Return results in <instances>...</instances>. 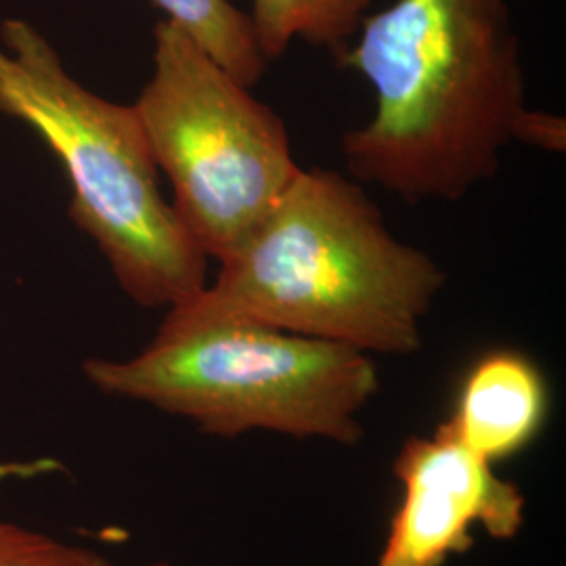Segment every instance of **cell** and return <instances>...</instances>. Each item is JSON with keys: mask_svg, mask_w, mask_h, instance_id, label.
I'll use <instances>...</instances> for the list:
<instances>
[{"mask_svg": "<svg viewBox=\"0 0 566 566\" xmlns=\"http://www.w3.org/2000/svg\"><path fill=\"white\" fill-rule=\"evenodd\" d=\"M0 114L23 122L60 160L70 219L145 308L175 306L208 283V259L164 200L135 107L74 81L57 51L23 20L0 25Z\"/></svg>", "mask_w": 566, "mask_h": 566, "instance_id": "cell-4", "label": "cell"}, {"mask_svg": "<svg viewBox=\"0 0 566 566\" xmlns=\"http://www.w3.org/2000/svg\"><path fill=\"white\" fill-rule=\"evenodd\" d=\"M401 500L374 566H446L474 546V535L507 542L525 525L523 491L443 424L399 449Z\"/></svg>", "mask_w": 566, "mask_h": 566, "instance_id": "cell-6", "label": "cell"}, {"mask_svg": "<svg viewBox=\"0 0 566 566\" xmlns=\"http://www.w3.org/2000/svg\"><path fill=\"white\" fill-rule=\"evenodd\" d=\"M340 63L371 84V120L343 137L355 181L403 202H455L495 177L526 109L507 0H395Z\"/></svg>", "mask_w": 566, "mask_h": 566, "instance_id": "cell-1", "label": "cell"}, {"mask_svg": "<svg viewBox=\"0 0 566 566\" xmlns=\"http://www.w3.org/2000/svg\"><path fill=\"white\" fill-rule=\"evenodd\" d=\"M446 282L430 254L388 231L355 179L313 168L301 170L217 280L175 306L403 357L422 348V322Z\"/></svg>", "mask_w": 566, "mask_h": 566, "instance_id": "cell-2", "label": "cell"}, {"mask_svg": "<svg viewBox=\"0 0 566 566\" xmlns=\"http://www.w3.org/2000/svg\"><path fill=\"white\" fill-rule=\"evenodd\" d=\"M177 23L203 51L242 82L254 86L263 78L264 60L248 13L229 0H151Z\"/></svg>", "mask_w": 566, "mask_h": 566, "instance_id": "cell-9", "label": "cell"}, {"mask_svg": "<svg viewBox=\"0 0 566 566\" xmlns=\"http://www.w3.org/2000/svg\"><path fill=\"white\" fill-rule=\"evenodd\" d=\"M107 397L149 405L202 434L273 432L355 446L380 390L371 355L275 327L196 317L170 306L154 340L130 359H86Z\"/></svg>", "mask_w": 566, "mask_h": 566, "instance_id": "cell-3", "label": "cell"}, {"mask_svg": "<svg viewBox=\"0 0 566 566\" xmlns=\"http://www.w3.org/2000/svg\"><path fill=\"white\" fill-rule=\"evenodd\" d=\"M147 566H172V565H168V563H154V565H147Z\"/></svg>", "mask_w": 566, "mask_h": 566, "instance_id": "cell-12", "label": "cell"}, {"mask_svg": "<svg viewBox=\"0 0 566 566\" xmlns=\"http://www.w3.org/2000/svg\"><path fill=\"white\" fill-rule=\"evenodd\" d=\"M371 0H252L248 13L266 61L277 60L294 39L343 55Z\"/></svg>", "mask_w": 566, "mask_h": 566, "instance_id": "cell-8", "label": "cell"}, {"mask_svg": "<svg viewBox=\"0 0 566 566\" xmlns=\"http://www.w3.org/2000/svg\"><path fill=\"white\" fill-rule=\"evenodd\" d=\"M154 72L133 105L172 208L206 259H231L301 175L282 116L177 23L154 30Z\"/></svg>", "mask_w": 566, "mask_h": 566, "instance_id": "cell-5", "label": "cell"}, {"mask_svg": "<svg viewBox=\"0 0 566 566\" xmlns=\"http://www.w3.org/2000/svg\"><path fill=\"white\" fill-rule=\"evenodd\" d=\"M0 566H114L93 547L0 518Z\"/></svg>", "mask_w": 566, "mask_h": 566, "instance_id": "cell-10", "label": "cell"}, {"mask_svg": "<svg viewBox=\"0 0 566 566\" xmlns=\"http://www.w3.org/2000/svg\"><path fill=\"white\" fill-rule=\"evenodd\" d=\"M547 409L549 392L537 364L521 350L495 348L468 369L446 422L470 451L495 465L535 441Z\"/></svg>", "mask_w": 566, "mask_h": 566, "instance_id": "cell-7", "label": "cell"}, {"mask_svg": "<svg viewBox=\"0 0 566 566\" xmlns=\"http://www.w3.org/2000/svg\"><path fill=\"white\" fill-rule=\"evenodd\" d=\"M512 142L525 143L546 151H565V120L546 112H535L526 107L516 122Z\"/></svg>", "mask_w": 566, "mask_h": 566, "instance_id": "cell-11", "label": "cell"}]
</instances>
